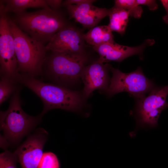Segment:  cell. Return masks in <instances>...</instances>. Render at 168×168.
<instances>
[{
	"mask_svg": "<svg viewBox=\"0 0 168 168\" xmlns=\"http://www.w3.org/2000/svg\"><path fill=\"white\" fill-rule=\"evenodd\" d=\"M18 63V73L33 76L41 72L47 51L45 46L26 34L8 16Z\"/></svg>",
	"mask_w": 168,
	"mask_h": 168,
	"instance_id": "3",
	"label": "cell"
},
{
	"mask_svg": "<svg viewBox=\"0 0 168 168\" xmlns=\"http://www.w3.org/2000/svg\"><path fill=\"white\" fill-rule=\"evenodd\" d=\"M41 116L33 117L26 113L21 107L18 92H16L7 110L0 111V128L3 137L9 142H18L35 128Z\"/></svg>",
	"mask_w": 168,
	"mask_h": 168,
	"instance_id": "4",
	"label": "cell"
},
{
	"mask_svg": "<svg viewBox=\"0 0 168 168\" xmlns=\"http://www.w3.org/2000/svg\"><path fill=\"white\" fill-rule=\"evenodd\" d=\"M95 0L78 5L66 6L70 17L86 28L94 27L103 18L109 16L110 9L99 8L92 5Z\"/></svg>",
	"mask_w": 168,
	"mask_h": 168,
	"instance_id": "11",
	"label": "cell"
},
{
	"mask_svg": "<svg viewBox=\"0 0 168 168\" xmlns=\"http://www.w3.org/2000/svg\"><path fill=\"white\" fill-rule=\"evenodd\" d=\"M37 168H60L57 156L50 152L43 153Z\"/></svg>",
	"mask_w": 168,
	"mask_h": 168,
	"instance_id": "19",
	"label": "cell"
},
{
	"mask_svg": "<svg viewBox=\"0 0 168 168\" xmlns=\"http://www.w3.org/2000/svg\"><path fill=\"white\" fill-rule=\"evenodd\" d=\"M109 15L110 22L108 25L111 30L123 35L125 31L129 15L126 10L113 7Z\"/></svg>",
	"mask_w": 168,
	"mask_h": 168,
	"instance_id": "16",
	"label": "cell"
},
{
	"mask_svg": "<svg viewBox=\"0 0 168 168\" xmlns=\"http://www.w3.org/2000/svg\"><path fill=\"white\" fill-rule=\"evenodd\" d=\"M166 12V15L163 17V20L166 24H168V0H161L160 1Z\"/></svg>",
	"mask_w": 168,
	"mask_h": 168,
	"instance_id": "24",
	"label": "cell"
},
{
	"mask_svg": "<svg viewBox=\"0 0 168 168\" xmlns=\"http://www.w3.org/2000/svg\"><path fill=\"white\" fill-rule=\"evenodd\" d=\"M12 19L22 31L44 45L67 26L61 14L50 8L15 14Z\"/></svg>",
	"mask_w": 168,
	"mask_h": 168,
	"instance_id": "1",
	"label": "cell"
},
{
	"mask_svg": "<svg viewBox=\"0 0 168 168\" xmlns=\"http://www.w3.org/2000/svg\"><path fill=\"white\" fill-rule=\"evenodd\" d=\"M82 37L84 40L93 46L114 42L112 31L108 25L94 27L82 35Z\"/></svg>",
	"mask_w": 168,
	"mask_h": 168,
	"instance_id": "14",
	"label": "cell"
},
{
	"mask_svg": "<svg viewBox=\"0 0 168 168\" xmlns=\"http://www.w3.org/2000/svg\"><path fill=\"white\" fill-rule=\"evenodd\" d=\"M91 0H67L64 1L63 4L66 6L70 5H78L90 2Z\"/></svg>",
	"mask_w": 168,
	"mask_h": 168,
	"instance_id": "23",
	"label": "cell"
},
{
	"mask_svg": "<svg viewBox=\"0 0 168 168\" xmlns=\"http://www.w3.org/2000/svg\"><path fill=\"white\" fill-rule=\"evenodd\" d=\"M110 69L112 77L106 90L109 95L125 91L140 99L154 89L153 82L144 74L140 67L128 73L123 72L113 68Z\"/></svg>",
	"mask_w": 168,
	"mask_h": 168,
	"instance_id": "7",
	"label": "cell"
},
{
	"mask_svg": "<svg viewBox=\"0 0 168 168\" xmlns=\"http://www.w3.org/2000/svg\"><path fill=\"white\" fill-rule=\"evenodd\" d=\"M137 4L146 5L151 11L155 10L157 9L158 5L155 0H136Z\"/></svg>",
	"mask_w": 168,
	"mask_h": 168,
	"instance_id": "21",
	"label": "cell"
},
{
	"mask_svg": "<svg viewBox=\"0 0 168 168\" xmlns=\"http://www.w3.org/2000/svg\"><path fill=\"white\" fill-rule=\"evenodd\" d=\"M86 59L83 53L52 52L45 61L49 73L54 78L69 83L81 76Z\"/></svg>",
	"mask_w": 168,
	"mask_h": 168,
	"instance_id": "5",
	"label": "cell"
},
{
	"mask_svg": "<svg viewBox=\"0 0 168 168\" xmlns=\"http://www.w3.org/2000/svg\"><path fill=\"white\" fill-rule=\"evenodd\" d=\"M18 161V158L14 153L6 150L0 155V168H17Z\"/></svg>",
	"mask_w": 168,
	"mask_h": 168,
	"instance_id": "20",
	"label": "cell"
},
{
	"mask_svg": "<svg viewBox=\"0 0 168 168\" xmlns=\"http://www.w3.org/2000/svg\"><path fill=\"white\" fill-rule=\"evenodd\" d=\"M14 79L7 76L1 75L0 81V104L5 101L16 90Z\"/></svg>",
	"mask_w": 168,
	"mask_h": 168,
	"instance_id": "18",
	"label": "cell"
},
{
	"mask_svg": "<svg viewBox=\"0 0 168 168\" xmlns=\"http://www.w3.org/2000/svg\"><path fill=\"white\" fill-rule=\"evenodd\" d=\"M46 1L48 7L54 11H57L62 2V0H46Z\"/></svg>",
	"mask_w": 168,
	"mask_h": 168,
	"instance_id": "22",
	"label": "cell"
},
{
	"mask_svg": "<svg viewBox=\"0 0 168 168\" xmlns=\"http://www.w3.org/2000/svg\"><path fill=\"white\" fill-rule=\"evenodd\" d=\"M93 48L100 55L97 61L102 63L110 61L120 62L132 55L140 54L141 51L138 46L129 47L115 42L103 44L93 46Z\"/></svg>",
	"mask_w": 168,
	"mask_h": 168,
	"instance_id": "13",
	"label": "cell"
},
{
	"mask_svg": "<svg viewBox=\"0 0 168 168\" xmlns=\"http://www.w3.org/2000/svg\"><path fill=\"white\" fill-rule=\"evenodd\" d=\"M113 7L125 10L130 16L137 19L140 18L143 12L142 7L137 4L136 0H115Z\"/></svg>",
	"mask_w": 168,
	"mask_h": 168,
	"instance_id": "17",
	"label": "cell"
},
{
	"mask_svg": "<svg viewBox=\"0 0 168 168\" xmlns=\"http://www.w3.org/2000/svg\"><path fill=\"white\" fill-rule=\"evenodd\" d=\"M0 1V71L1 75L16 79L18 63L13 38L10 29L8 16Z\"/></svg>",
	"mask_w": 168,
	"mask_h": 168,
	"instance_id": "8",
	"label": "cell"
},
{
	"mask_svg": "<svg viewBox=\"0 0 168 168\" xmlns=\"http://www.w3.org/2000/svg\"><path fill=\"white\" fill-rule=\"evenodd\" d=\"M47 135L44 129H38L13 152L17 156L21 168H37Z\"/></svg>",
	"mask_w": 168,
	"mask_h": 168,
	"instance_id": "9",
	"label": "cell"
},
{
	"mask_svg": "<svg viewBox=\"0 0 168 168\" xmlns=\"http://www.w3.org/2000/svg\"><path fill=\"white\" fill-rule=\"evenodd\" d=\"M107 66L98 61L85 67L81 77L84 85V94L89 97L97 89H107Z\"/></svg>",
	"mask_w": 168,
	"mask_h": 168,
	"instance_id": "12",
	"label": "cell"
},
{
	"mask_svg": "<svg viewBox=\"0 0 168 168\" xmlns=\"http://www.w3.org/2000/svg\"><path fill=\"white\" fill-rule=\"evenodd\" d=\"M16 79L31 90L41 100L44 105L42 116L53 109L74 111L82 106L81 96L76 91L46 83L33 76L25 74L18 73Z\"/></svg>",
	"mask_w": 168,
	"mask_h": 168,
	"instance_id": "2",
	"label": "cell"
},
{
	"mask_svg": "<svg viewBox=\"0 0 168 168\" xmlns=\"http://www.w3.org/2000/svg\"><path fill=\"white\" fill-rule=\"evenodd\" d=\"M7 12L19 13L30 7H42L48 8L46 0H2Z\"/></svg>",
	"mask_w": 168,
	"mask_h": 168,
	"instance_id": "15",
	"label": "cell"
},
{
	"mask_svg": "<svg viewBox=\"0 0 168 168\" xmlns=\"http://www.w3.org/2000/svg\"><path fill=\"white\" fill-rule=\"evenodd\" d=\"M83 41L79 31L66 26L54 35L45 47L53 53H83Z\"/></svg>",
	"mask_w": 168,
	"mask_h": 168,
	"instance_id": "10",
	"label": "cell"
},
{
	"mask_svg": "<svg viewBox=\"0 0 168 168\" xmlns=\"http://www.w3.org/2000/svg\"><path fill=\"white\" fill-rule=\"evenodd\" d=\"M168 86L154 88L147 96L138 99L135 112L137 129L154 128L162 111L168 106Z\"/></svg>",
	"mask_w": 168,
	"mask_h": 168,
	"instance_id": "6",
	"label": "cell"
}]
</instances>
